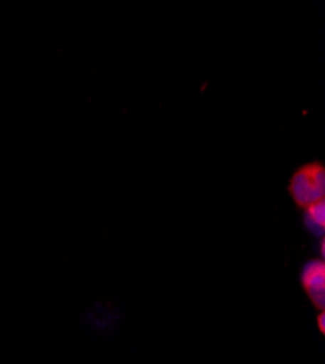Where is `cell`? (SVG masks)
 <instances>
[{"instance_id":"1","label":"cell","mask_w":325,"mask_h":364,"mask_svg":"<svg viewBox=\"0 0 325 364\" xmlns=\"http://www.w3.org/2000/svg\"><path fill=\"white\" fill-rule=\"evenodd\" d=\"M289 194L299 207L324 200L325 196V168L319 161H312L302 165L293 172L289 181Z\"/></svg>"},{"instance_id":"2","label":"cell","mask_w":325,"mask_h":364,"mask_svg":"<svg viewBox=\"0 0 325 364\" xmlns=\"http://www.w3.org/2000/svg\"><path fill=\"white\" fill-rule=\"evenodd\" d=\"M301 282L304 290L308 293L309 299L318 309H324L325 306V265L324 261H311L304 269Z\"/></svg>"},{"instance_id":"3","label":"cell","mask_w":325,"mask_h":364,"mask_svg":"<svg viewBox=\"0 0 325 364\" xmlns=\"http://www.w3.org/2000/svg\"><path fill=\"white\" fill-rule=\"evenodd\" d=\"M305 223L315 235H321L324 232V226H325L324 200L314 203L305 208Z\"/></svg>"},{"instance_id":"4","label":"cell","mask_w":325,"mask_h":364,"mask_svg":"<svg viewBox=\"0 0 325 364\" xmlns=\"http://www.w3.org/2000/svg\"><path fill=\"white\" fill-rule=\"evenodd\" d=\"M318 325H319L321 332H324V329H325V325H324V314H321V315L318 316Z\"/></svg>"}]
</instances>
